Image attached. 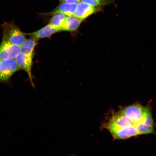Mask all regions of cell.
I'll return each mask as SVG.
<instances>
[{"label": "cell", "instance_id": "7c38bea8", "mask_svg": "<svg viewBox=\"0 0 156 156\" xmlns=\"http://www.w3.org/2000/svg\"><path fill=\"white\" fill-rule=\"evenodd\" d=\"M82 20L73 16H67L65 18L61 29L62 31H72L77 29Z\"/></svg>", "mask_w": 156, "mask_h": 156}, {"label": "cell", "instance_id": "6da1fadb", "mask_svg": "<svg viewBox=\"0 0 156 156\" xmlns=\"http://www.w3.org/2000/svg\"><path fill=\"white\" fill-rule=\"evenodd\" d=\"M2 40L21 46L25 41V34L12 22H4L1 25Z\"/></svg>", "mask_w": 156, "mask_h": 156}, {"label": "cell", "instance_id": "9a60e30c", "mask_svg": "<svg viewBox=\"0 0 156 156\" xmlns=\"http://www.w3.org/2000/svg\"><path fill=\"white\" fill-rule=\"evenodd\" d=\"M83 2L88 3L92 6L98 5L100 4L101 0H81Z\"/></svg>", "mask_w": 156, "mask_h": 156}, {"label": "cell", "instance_id": "ba28073f", "mask_svg": "<svg viewBox=\"0 0 156 156\" xmlns=\"http://www.w3.org/2000/svg\"><path fill=\"white\" fill-rule=\"evenodd\" d=\"M96 11V9L92 5L84 2H80L78 4L73 16L82 20Z\"/></svg>", "mask_w": 156, "mask_h": 156}, {"label": "cell", "instance_id": "3957f363", "mask_svg": "<svg viewBox=\"0 0 156 156\" xmlns=\"http://www.w3.org/2000/svg\"><path fill=\"white\" fill-rule=\"evenodd\" d=\"M20 68L15 59L0 60V83L8 82Z\"/></svg>", "mask_w": 156, "mask_h": 156}, {"label": "cell", "instance_id": "8fae6325", "mask_svg": "<svg viewBox=\"0 0 156 156\" xmlns=\"http://www.w3.org/2000/svg\"><path fill=\"white\" fill-rule=\"evenodd\" d=\"M38 40L32 37L27 39L21 46V51L24 53L32 62L34 55V49L38 42Z\"/></svg>", "mask_w": 156, "mask_h": 156}, {"label": "cell", "instance_id": "e0dca14e", "mask_svg": "<svg viewBox=\"0 0 156 156\" xmlns=\"http://www.w3.org/2000/svg\"></svg>", "mask_w": 156, "mask_h": 156}, {"label": "cell", "instance_id": "7a4b0ae2", "mask_svg": "<svg viewBox=\"0 0 156 156\" xmlns=\"http://www.w3.org/2000/svg\"><path fill=\"white\" fill-rule=\"evenodd\" d=\"M138 135L154 133V123L151 110L148 106L143 107V116L139 122L134 124Z\"/></svg>", "mask_w": 156, "mask_h": 156}, {"label": "cell", "instance_id": "2e32d148", "mask_svg": "<svg viewBox=\"0 0 156 156\" xmlns=\"http://www.w3.org/2000/svg\"><path fill=\"white\" fill-rule=\"evenodd\" d=\"M63 3H77L79 2L80 0H59Z\"/></svg>", "mask_w": 156, "mask_h": 156}, {"label": "cell", "instance_id": "52a82bcc", "mask_svg": "<svg viewBox=\"0 0 156 156\" xmlns=\"http://www.w3.org/2000/svg\"><path fill=\"white\" fill-rule=\"evenodd\" d=\"M15 59L20 69L24 70L27 73L32 86H34L31 74L32 62L24 53L22 51L17 55Z\"/></svg>", "mask_w": 156, "mask_h": 156}, {"label": "cell", "instance_id": "5b68a950", "mask_svg": "<svg viewBox=\"0 0 156 156\" xmlns=\"http://www.w3.org/2000/svg\"><path fill=\"white\" fill-rule=\"evenodd\" d=\"M21 52V46L2 40L0 44V60L15 59Z\"/></svg>", "mask_w": 156, "mask_h": 156}, {"label": "cell", "instance_id": "277c9868", "mask_svg": "<svg viewBox=\"0 0 156 156\" xmlns=\"http://www.w3.org/2000/svg\"><path fill=\"white\" fill-rule=\"evenodd\" d=\"M134 124L130 119L118 112L111 117L108 123L107 128L111 133L119 129Z\"/></svg>", "mask_w": 156, "mask_h": 156}, {"label": "cell", "instance_id": "8992f818", "mask_svg": "<svg viewBox=\"0 0 156 156\" xmlns=\"http://www.w3.org/2000/svg\"><path fill=\"white\" fill-rule=\"evenodd\" d=\"M143 109L141 105L137 103L126 106L118 112L130 119L135 124L142 118Z\"/></svg>", "mask_w": 156, "mask_h": 156}, {"label": "cell", "instance_id": "5bb4252c", "mask_svg": "<svg viewBox=\"0 0 156 156\" xmlns=\"http://www.w3.org/2000/svg\"><path fill=\"white\" fill-rule=\"evenodd\" d=\"M51 19L49 24L52 26L59 28L61 31V27L67 16L62 13H57L54 14Z\"/></svg>", "mask_w": 156, "mask_h": 156}, {"label": "cell", "instance_id": "4fadbf2b", "mask_svg": "<svg viewBox=\"0 0 156 156\" xmlns=\"http://www.w3.org/2000/svg\"><path fill=\"white\" fill-rule=\"evenodd\" d=\"M77 6L76 3H63L57 7L53 13H60L67 16H73Z\"/></svg>", "mask_w": 156, "mask_h": 156}, {"label": "cell", "instance_id": "30bf717a", "mask_svg": "<svg viewBox=\"0 0 156 156\" xmlns=\"http://www.w3.org/2000/svg\"><path fill=\"white\" fill-rule=\"evenodd\" d=\"M111 134L114 138L120 139H127L138 135L134 125L119 129Z\"/></svg>", "mask_w": 156, "mask_h": 156}, {"label": "cell", "instance_id": "9c48e42d", "mask_svg": "<svg viewBox=\"0 0 156 156\" xmlns=\"http://www.w3.org/2000/svg\"><path fill=\"white\" fill-rule=\"evenodd\" d=\"M59 31L60 30L59 28L55 27L49 24L38 31L25 34L38 40L49 36Z\"/></svg>", "mask_w": 156, "mask_h": 156}]
</instances>
